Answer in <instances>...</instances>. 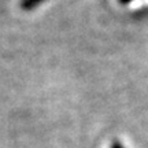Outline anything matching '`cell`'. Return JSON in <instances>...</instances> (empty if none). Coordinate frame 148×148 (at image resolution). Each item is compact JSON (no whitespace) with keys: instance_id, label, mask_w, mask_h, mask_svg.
Here are the masks:
<instances>
[{"instance_id":"1","label":"cell","mask_w":148,"mask_h":148,"mask_svg":"<svg viewBox=\"0 0 148 148\" xmlns=\"http://www.w3.org/2000/svg\"><path fill=\"white\" fill-rule=\"evenodd\" d=\"M42 0H22L21 3V7L25 8V10H30L33 7H36L38 3H41Z\"/></svg>"},{"instance_id":"2","label":"cell","mask_w":148,"mask_h":148,"mask_svg":"<svg viewBox=\"0 0 148 148\" xmlns=\"http://www.w3.org/2000/svg\"><path fill=\"white\" fill-rule=\"evenodd\" d=\"M111 148H123V147H122V144L119 143V141H114L112 145H111Z\"/></svg>"}]
</instances>
